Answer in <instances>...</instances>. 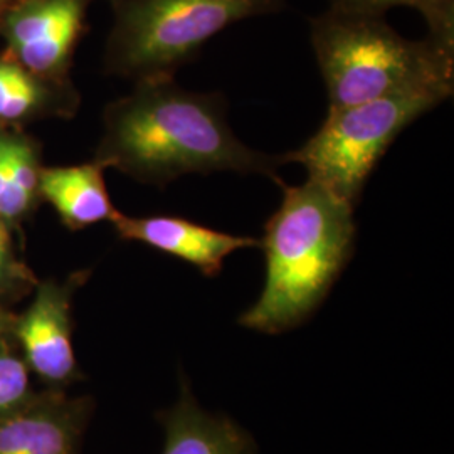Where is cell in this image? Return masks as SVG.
Wrapping results in <instances>:
<instances>
[{"instance_id":"7","label":"cell","mask_w":454,"mask_h":454,"mask_svg":"<svg viewBox=\"0 0 454 454\" xmlns=\"http://www.w3.org/2000/svg\"><path fill=\"white\" fill-rule=\"evenodd\" d=\"M84 278L86 273L73 276L65 285L41 283L33 303L12 325L29 367L48 382H66L76 375L71 298Z\"/></svg>"},{"instance_id":"18","label":"cell","mask_w":454,"mask_h":454,"mask_svg":"<svg viewBox=\"0 0 454 454\" xmlns=\"http://www.w3.org/2000/svg\"><path fill=\"white\" fill-rule=\"evenodd\" d=\"M11 2H12V0H0V17L5 12V9L11 5Z\"/></svg>"},{"instance_id":"4","label":"cell","mask_w":454,"mask_h":454,"mask_svg":"<svg viewBox=\"0 0 454 454\" xmlns=\"http://www.w3.org/2000/svg\"><path fill=\"white\" fill-rule=\"evenodd\" d=\"M285 5L286 0H112L106 67L137 82L172 76L215 34Z\"/></svg>"},{"instance_id":"16","label":"cell","mask_w":454,"mask_h":454,"mask_svg":"<svg viewBox=\"0 0 454 454\" xmlns=\"http://www.w3.org/2000/svg\"><path fill=\"white\" fill-rule=\"evenodd\" d=\"M33 281L31 271L17 261L9 238V226L0 219V294L16 292Z\"/></svg>"},{"instance_id":"14","label":"cell","mask_w":454,"mask_h":454,"mask_svg":"<svg viewBox=\"0 0 454 454\" xmlns=\"http://www.w3.org/2000/svg\"><path fill=\"white\" fill-rule=\"evenodd\" d=\"M332 5L380 16L392 7H412L424 17L429 37L454 48V0H332Z\"/></svg>"},{"instance_id":"1","label":"cell","mask_w":454,"mask_h":454,"mask_svg":"<svg viewBox=\"0 0 454 454\" xmlns=\"http://www.w3.org/2000/svg\"><path fill=\"white\" fill-rule=\"evenodd\" d=\"M95 162L138 182L165 185L185 174L241 172L278 180L283 155L244 145L217 93H194L172 76L138 80L129 97L105 110Z\"/></svg>"},{"instance_id":"12","label":"cell","mask_w":454,"mask_h":454,"mask_svg":"<svg viewBox=\"0 0 454 454\" xmlns=\"http://www.w3.org/2000/svg\"><path fill=\"white\" fill-rule=\"evenodd\" d=\"M80 95L69 80L37 76L11 58H0V125H22L49 116H73Z\"/></svg>"},{"instance_id":"10","label":"cell","mask_w":454,"mask_h":454,"mask_svg":"<svg viewBox=\"0 0 454 454\" xmlns=\"http://www.w3.org/2000/svg\"><path fill=\"white\" fill-rule=\"evenodd\" d=\"M103 172L105 168L95 160L43 168L39 197L54 207L61 223L71 231L105 221L114 223L120 212L110 199Z\"/></svg>"},{"instance_id":"17","label":"cell","mask_w":454,"mask_h":454,"mask_svg":"<svg viewBox=\"0 0 454 454\" xmlns=\"http://www.w3.org/2000/svg\"><path fill=\"white\" fill-rule=\"evenodd\" d=\"M12 318L4 311V309H0V339H2V335L12 326Z\"/></svg>"},{"instance_id":"11","label":"cell","mask_w":454,"mask_h":454,"mask_svg":"<svg viewBox=\"0 0 454 454\" xmlns=\"http://www.w3.org/2000/svg\"><path fill=\"white\" fill-rule=\"evenodd\" d=\"M162 454H258L256 444L241 426L224 416H212L197 404L187 384L179 401L163 412Z\"/></svg>"},{"instance_id":"5","label":"cell","mask_w":454,"mask_h":454,"mask_svg":"<svg viewBox=\"0 0 454 454\" xmlns=\"http://www.w3.org/2000/svg\"><path fill=\"white\" fill-rule=\"evenodd\" d=\"M451 95V84H433L328 110L318 131L305 145L285 153L283 160L301 163L309 179L356 206L373 168L401 131Z\"/></svg>"},{"instance_id":"3","label":"cell","mask_w":454,"mask_h":454,"mask_svg":"<svg viewBox=\"0 0 454 454\" xmlns=\"http://www.w3.org/2000/svg\"><path fill=\"white\" fill-rule=\"evenodd\" d=\"M311 46L328 110L433 84H451L454 48L433 37L409 41L380 14L330 7L311 20Z\"/></svg>"},{"instance_id":"9","label":"cell","mask_w":454,"mask_h":454,"mask_svg":"<svg viewBox=\"0 0 454 454\" xmlns=\"http://www.w3.org/2000/svg\"><path fill=\"white\" fill-rule=\"evenodd\" d=\"M86 403L51 399L0 416V454H76Z\"/></svg>"},{"instance_id":"13","label":"cell","mask_w":454,"mask_h":454,"mask_svg":"<svg viewBox=\"0 0 454 454\" xmlns=\"http://www.w3.org/2000/svg\"><path fill=\"white\" fill-rule=\"evenodd\" d=\"M39 146L22 131L0 125V219L16 226L33 212L41 182Z\"/></svg>"},{"instance_id":"15","label":"cell","mask_w":454,"mask_h":454,"mask_svg":"<svg viewBox=\"0 0 454 454\" xmlns=\"http://www.w3.org/2000/svg\"><path fill=\"white\" fill-rule=\"evenodd\" d=\"M29 395V372L20 358L0 341V416L24 406Z\"/></svg>"},{"instance_id":"6","label":"cell","mask_w":454,"mask_h":454,"mask_svg":"<svg viewBox=\"0 0 454 454\" xmlns=\"http://www.w3.org/2000/svg\"><path fill=\"white\" fill-rule=\"evenodd\" d=\"M93 0H12L0 17L5 56L37 76L66 82Z\"/></svg>"},{"instance_id":"8","label":"cell","mask_w":454,"mask_h":454,"mask_svg":"<svg viewBox=\"0 0 454 454\" xmlns=\"http://www.w3.org/2000/svg\"><path fill=\"white\" fill-rule=\"evenodd\" d=\"M112 224L121 239L144 243L185 261L207 278L219 275L232 253L261 246L256 238L227 234L179 215L131 217L120 212Z\"/></svg>"},{"instance_id":"2","label":"cell","mask_w":454,"mask_h":454,"mask_svg":"<svg viewBox=\"0 0 454 454\" xmlns=\"http://www.w3.org/2000/svg\"><path fill=\"white\" fill-rule=\"evenodd\" d=\"M354 204L309 179L283 185V200L260 239L266 281L239 324L261 333H283L320 309L356 251Z\"/></svg>"}]
</instances>
